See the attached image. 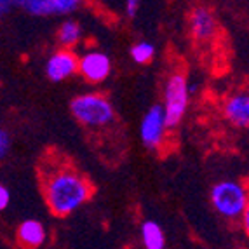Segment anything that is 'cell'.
<instances>
[{"label":"cell","instance_id":"14","mask_svg":"<svg viewBox=\"0 0 249 249\" xmlns=\"http://www.w3.org/2000/svg\"><path fill=\"white\" fill-rule=\"evenodd\" d=\"M155 56V47L152 42H136L133 47H131V58H133L134 63L138 65H145V63L152 61Z\"/></svg>","mask_w":249,"mask_h":249},{"label":"cell","instance_id":"4","mask_svg":"<svg viewBox=\"0 0 249 249\" xmlns=\"http://www.w3.org/2000/svg\"><path fill=\"white\" fill-rule=\"evenodd\" d=\"M211 204L218 214L227 220H239L241 214L249 208L248 188L244 183L235 179H223L213 185Z\"/></svg>","mask_w":249,"mask_h":249},{"label":"cell","instance_id":"13","mask_svg":"<svg viewBox=\"0 0 249 249\" xmlns=\"http://www.w3.org/2000/svg\"><path fill=\"white\" fill-rule=\"evenodd\" d=\"M19 9L37 18L54 16L53 0H19Z\"/></svg>","mask_w":249,"mask_h":249},{"label":"cell","instance_id":"20","mask_svg":"<svg viewBox=\"0 0 249 249\" xmlns=\"http://www.w3.org/2000/svg\"><path fill=\"white\" fill-rule=\"evenodd\" d=\"M241 218H242V227H244V232L248 233L249 232V208L246 209L244 213H242Z\"/></svg>","mask_w":249,"mask_h":249},{"label":"cell","instance_id":"8","mask_svg":"<svg viewBox=\"0 0 249 249\" xmlns=\"http://www.w3.org/2000/svg\"><path fill=\"white\" fill-rule=\"evenodd\" d=\"M188 28H190V35L194 37V40L211 42L218 32V21L211 9L206 5H199L190 13Z\"/></svg>","mask_w":249,"mask_h":249},{"label":"cell","instance_id":"2","mask_svg":"<svg viewBox=\"0 0 249 249\" xmlns=\"http://www.w3.org/2000/svg\"><path fill=\"white\" fill-rule=\"evenodd\" d=\"M70 112L75 121L86 127H107L115 121L112 103L100 92H84L75 96L70 103Z\"/></svg>","mask_w":249,"mask_h":249},{"label":"cell","instance_id":"18","mask_svg":"<svg viewBox=\"0 0 249 249\" xmlns=\"http://www.w3.org/2000/svg\"><path fill=\"white\" fill-rule=\"evenodd\" d=\"M140 5H142V0H125V16L134 18L140 11Z\"/></svg>","mask_w":249,"mask_h":249},{"label":"cell","instance_id":"11","mask_svg":"<svg viewBox=\"0 0 249 249\" xmlns=\"http://www.w3.org/2000/svg\"><path fill=\"white\" fill-rule=\"evenodd\" d=\"M142 242L145 249H164L166 248V235L162 227L154 220H146L142 225Z\"/></svg>","mask_w":249,"mask_h":249},{"label":"cell","instance_id":"6","mask_svg":"<svg viewBox=\"0 0 249 249\" xmlns=\"http://www.w3.org/2000/svg\"><path fill=\"white\" fill-rule=\"evenodd\" d=\"M167 125L166 119H164V110L160 105H154L148 108V112L142 119L140 124V138H142L143 145L148 150H157L160 148L164 136H166Z\"/></svg>","mask_w":249,"mask_h":249},{"label":"cell","instance_id":"3","mask_svg":"<svg viewBox=\"0 0 249 249\" xmlns=\"http://www.w3.org/2000/svg\"><path fill=\"white\" fill-rule=\"evenodd\" d=\"M190 92L192 86L187 75L181 71L169 75L164 86V100L160 103L167 129H175L181 124L183 117L187 113L188 103H190Z\"/></svg>","mask_w":249,"mask_h":249},{"label":"cell","instance_id":"17","mask_svg":"<svg viewBox=\"0 0 249 249\" xmlns=\"http://www.w3.org/2000/svg\"><path fill=\"white\" fill-rule=\"evenodd\" d=\"M14 9H19V0H0V19L13 13Z\"/></svg>","mask_w":249,"mask_h":249},{"label":"cell","instance_id":"12","mask_svg":"<svg viewBox=\"0 0 249 249\" xmlns=\"http://www.w3.org/2000/svg\"><path fill=\"white\" fill-rule=\"evenodd\" d=\"M82 38V26L79 21L75 19H65L58 28V42L61 47L71 49L77 46Z\"/></svg>","mask_w":249,"mask_h":249},{"label":"cell","instance_id":"10","mask_svg":"<svg viewBox=\"0 0 249 249\" xmlns=\"http://www.w3.org/2000/svg\"><path fill=\"white\" fill-rule=\"evenodd\" d=\"M16 239L23 248L37 249L46 242L47 233L40 221L35 218H28V220H23L19 223L16 230Z\"/></svg>","mask_w":249,"mask_h":249},{"label":"cell","instance_id":"7","mask_svg":"<svg viewBox=\"0 0 249 249\" xmlns=\"http://www.w3.org/2000/svg\"><path fill=\"white\" fill-rule=\"evenodd\" d=\"M77 61H79V56L73 51L67 49V47H59L58 51L51 54L46 63L47 79L53 82L68 80L77 73Z\"/></svg>","mask_w":249,"mask_h":249},{"label":"cell","instance_id":"5","mask_svg":"<svg viewBox=\"0 0 249 249\" xmlns=\"http://www.w3.org/2000/svg\"><path fill=\"white\" fill-rule=\"evenodd\" d=\"M77 73L84 77L89 84H101L112 73V59L107 53L98 49H89L79 56Z\"/></svg>","mask_w":249,"mask_h":249},{"label":"cell","instance_id":"19","mask_svg":"<svg viewBox=\"0 0 249 249\" xmlns=\"http://www.w3.org/2000/svg\"><path fill=\"white\" fill-rule=\"evenodd\" d=\"M9 202H11V192H9V188L5 185L0 183V211L7 209Z\"/></svg>","mask_w":249,"mask_h":249},{"label":"cell","instance_id":"1","mask_svg":"<svg viewBox=\"0 0 249 249\" xmlns=\"http://www.w3.org/2000/svg\"><path fill=\"white\" fill-rule=\"evenodd\" d=\"M44 200L54 216H70L92 196V185L63 159H47L40 167Z\"/></svg>","mask_w":249,"mask_h":249},{"label":"cell","instance_id":"9","mask_svg":"<svg viewBox=\"0 0 249 249\" xmlns=\"http://www.w3.org/2000/svg\"><path fill=\"white\" fill-rule=\"evenodd\" d=\"M225 119L235 127H248L249 125V96L248 92H235L229 96L223 107Z\"/></svg>","mask_w":249,"mask_h":249},{"label":"cell","instance_id":"15","mask_svg":"<svg viewBox=\"0 0 249 249\" xmlns=\"http://www.w3.org/2000/svg\"><path fill=\"white\" fill-rule=\"evenodd\" d=\"M84 0H53L54 16H67L75 13Z\"/></svg>","mask_w":249,"mask_h":249},{"label":"cell","instance_id":"16","mask_svg":"<svg viewBox=\"0 0 249 249\" xmlns=\"http://www.w3.org/2000/svg\"><path fill=\"white\" fill-rule=\"evenodd\" d=\"M11 152V136L4 127H0V162L5 160Z\"/></svg>","mask_w":249,"mask_h":249}]
</instances>
